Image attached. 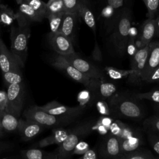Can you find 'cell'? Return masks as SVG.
<instances>
[{
  "mask_svg": "<svg viewBox=\"0 0 159 159\" xmlns=\"http://www.w3.org/2000/svg\"><path fill=\"white\" fill-rule=\"evenodd\" d=\"M17 27L12 25L10 32L11 51L17 59L20 66L25 65L27 57V42L30 36V23L16 12Z\"/></svg>",
  "mask_w": 159,
  "mask_h": 159,
  "instance_id": "cell-1",
  "label": "cell"
},
{
  "mask_svg": "<svg viewBox=\"0 0 159 159\" xmlns=\"http://www.w3.org/2000/svg\"><path fill=\"white\" fill-rule=\"evenodd\" d=\"M94 121L89 120L81 122L70 129V133L65 140L53 152L57 155V159L70 158L76 144L83 138L90 134L94 129Z\"/></svg>",
  "mask_w": 159,
  "mask_h": 159,
  "instance_id": "cell-2",
  "label": "cell"
},
{
  "mask_svg": "<svg viewBox=\"0 0 159 159\" xmlns=\"http://www.w3.org/2000/svg\"><path fill=\"white\" fill-rule=\"evenodd\" d=\"M111 114L118 117L139 119L143 116L141 106L134 99L128 97L114 94L107 102Z\"/></svg>",
  "mask_w": 159,
  "mask_h": 159,
  "instance_id": "cell-3",
  "label": "cell"
},
{
  "mask_svg": "<svg viewBox=\"0 0 159 159\" xmlns=\"http://www.w3.org/2000/svg\"><path fill=\"white\" fill-rule=\"evenodd\" d=\"M132 25V14L129 9L121 10L116 24L111 31V41L120 55L126 53L129 30Z\"/></svg>",
  "mask_w": 159,
  "mask_h": 159,
  "instance_id": "cell-4",
  "label": "cell"
},
{
  "mask_svg": "<svg viewBox=\"0 0 159 159\" xmlns=\"http://www.w3.org/2000/svg\"><path fill=\"white\" fill-rule=\"evenodd\" d=\"M51 65L61 71L75 81L82 84L88 91L93 92L99 81V79L91 78L75 68L62 55L54 54L50 58Z\"/></svg>",
  "mask_w": 159,
  "mask_h": 159,
  "instance_id": "cell-5",
  "label": "cell"
},
{
  "mask_svg": "<svg viewBox=\"0 0 159 159\" xmlns=\"http://www.w3.org/2000/svg\"><path fill=\"white\" fill-rule=\"evenodd\" d=\"M24 116L25 119L35 120L46 127H59L68 125L76 119L52 115L39 106H31L25 109Z\"/></svg>",
  "mask_w": 159,
  "mask_h": 159,
  "instance_id": "cell-6",
  "label": "cell"
},
{
  "mask_svg": "<svg viewBox=\"0 0 159 159\" xmlns=\"http://www.w3.org/2000/svg\"><path fill=\"white\" fill-rule=\"evenodd\" d=\"M24 84H12L7 86V106L6 111L19 117L20 116L24 101Z\"/></svg>",
  "mask_w": 159,
  "mask_h": 159,
  "instance_id": "cell-7",
  "label": "cell"
},
{
  "mask_svg": "<svg viewBox=\"0 0 159 159\" xmlns=\"http://www.w3.org/2000/svg\"><path fill=\"white\" fill-rule=\"evenodd\" d=\"M149 52V44L139 48L132 57V73L128 76V82L131 84H140L142 81V74L144 70Z\"/></svg>",
  "mask_w": 159,
  "mask_h": 159,
  "instance_id": "cell-8",
  "label": "cell"
},
{
  "mask_svg": "<svg viewBox=\"0 0 159 159\" xmlns=\"http://www.w3.org/2000/svg\"><path fill=\"white\" fill-rule=\"evenodd\" d=\"M71 65L86 76L94 79L103 80L104 75L99 68L81 58L76 52L62 55Z\"/></svg>",
  "mask_w": 159,
  "mask_h": 159,
  "instance_id": "cell-9",
  "label": "cell"
},
{
  "mask_svg": "<svg viewBox=\"0 0 159 159\" xmlns=\"http://www.w3.org/2000/svg\"><path fill=\"white\" fill-rule=\"evenodd\" d=\"M40 107L52 115L75 119L81 116L85 111V107L83 106L80 105L70 107L62 104L55 100L52 101Z\"/></svg>",
  "mask_w": 159,
  "mask_h": 159,
  "instance_id": "cell-10",
  "label": "cell"
},
{
  "mask_svg": "<svg viewBox=\"0 0 159 159\" xmlns=\"http://www.w3.org/2000/svg\"><path fill=\"white\" fill-rule=\"evenodd\" d=\"M98 153L101 158L123 159V153L119 138L111 133L107 134L99 145Z\"/></svg>",
  "mask_w": 159,
  "mask_h": 159,
  "instance_id": "cell-11",
  "label": "cell"
},
{
  "mask_svg": "<svg viewBox=\"0 0 159 159\" xmlns=\"http://www.w3.org/2000/svg\"><path fill=\"white\" fill-rule=\"evenodd\" d=\"M48 40L52 49L58 54L66 55L75 52L72 41L60 32H50L48 34Z\"/></svg>",
  "mask_w": 159,
  "mask_h": 159,
  "instance_id": "cell-12",
  "label": "cell"
},
{
  "mask_svg": "<svg viewBox=\"0 0 159 159\" xmlns=\"http://www.w3.org/2000/svg\"><path fill=\"white\" fill-rule=\"evenodd\" d=\"M45 128V126L35 120L28 119H20L19 120L17 131L24 141H29L36 137Z\"/></svg>",
  "mask_w": 159,
  "mask_h": 159,
  "instance_id": "cell-13",
  "label": "cell"
},
{
  "mask_svg": "<svg viewBox=\"0 0 159 159\" xmlns=\"http://www.w3.org/2000/svg\"><path fill=\"white\" fill-rule=\"evenodd\" d=\"M156 35V24L154 18H148L142 24L139 34L138 39L135 40L137 48L139 49L148 44Z\"/></svg>",
  "mask_w": 159,
  "mask_h": 159,
  "instance_id": "cell-14",
  "label": "cell"
},
{
  "mask_svg": "<svg viewBox=\"0 0 159 159\" xmlns=\"http://www.w3.org/2000/svg\"><path fill=\"white\" fill-rule=\"evenodd\" d=\"M70 131V129H65L63 127H55L50 135L39 140L33 145V147L43 148L54 144L60 145L65 140Z\"/></svg>",
  "mask_w": 159,
  "mask_h": 159,
  "instance_id": "cell-15",
  "label": "cell"
},
{
  "mask_svg": "<svg viewBox=\"0 0 159 159\" xmlns=\"http://www.w3.org/2000/svg\"><path fill=\"white\" fill-rule=\"evenodd\" d=\"M79 18L80 17L76 12H65L58 32L62 33L73 41Z\"/></svg>",
  "mask_w": 159,
  "mask_h": 159,
  "instance_id": "cell-16",
  "label": "cell"
},
{
  "mask_svg": "<svg viewBox=\"0 0 159 159\" xmlns=\"http://www.w3.org/2000/svg\"><path fill=\"white\" fill-rule=\"evenodd\" d=\"M17 66H20L17 59L0 37V68L2 73H6Z\"/></svg>",
  "mask_w": 159,
  "mask_h": 159,
  "instance_id": "cell-17",
  "label": "cell"
},
{
  "mask_svg": "<svg viewBox=\"0 0 159 159\" xmlns=\"http://www.w3.org/2000/svg\"><path fill=\"white\" fill-rule=\"evenodd\" d=\"M159 65V40L149 43V52L144 70L142 74V81L153 69Z\"/></svg>",
  "mask_w": 159,
  "mask_h": 159,
  "instance_id": "cell-18",
  "label": "cell"
},
{
  "mask_svg": "<svg viewBox=\"0 0 159 159\" xmlns=\"http://www.w3.org/2000/svg\"><path fill=\"white\" fill-rule=\"evenodd\" d=\"M120 11V9H115L108 4L101 10L100 18L102 19L107 32H111L113 29Z\"/></svg>",
  "mask_w": 159,
  "mask_h": 159,
  "instance_id": "cell-19",
  "label": "cell"
},
{
  "mask_svg": "<svg viewBox=\"0 0 159 159\" xmlns=\"http://www.w3.org/2000/svg\"><path fill=\"white\" fill-rule=\"evenodd\" d=\"M116 91L117 87L114 83L104 82V80H99L93 93L97 98L106 100L115 94Z\"/></svg>",
  "mask_w": 159,
  "mask_h": 159,
  "instance_id": "cell-20",
  "label": "cell"
},
{
  "mask_svg": "<svg viewBox=\"0 0 159 159\" xmlns=\"http://www.w3.org/2000/svg\"><path fill=\"white\" fill-rule=\"evenodd\" d=\"M120 147L122 153H127L140 147L142 144V136L139 130H137L132 135L124 138L119 139Z\"/></svg>",
  "mask_w": 159,
  "mask_h": 159,
  "instance_id": "cell-21",
  "label": "cell"
},
{
  "mask_svg": "<svg viewBox=\"0 0 159 159\" xmlns=\"http://www.w3.org/2000/svg\"><path fill=\"white\" fill-rule=\"evenodd\" d=\"M20 158L23 159H57L54 152H47L37 148L20 150Z\"/></svg>",
  "mask_w": 159,
  "mask_h": 159,
  "instance_id": "cell-22",
  "label": "cell"
},
{
  "mask_svg": "<svg viewBox=\"0 0 159 159\" xmlns=\"http://www.w3.org/2000/svg\"><path fill=\"white\" fill-rule=\"evenodd\" d=\"M109 131L119 139H124L132 135L137 131V129H133L119 120H114L109 127Z\"/></svg>",
  "mask_w": 159,
  "mask_h": 159,
  "instance_id": "cell-23",
  "label": "cell"
},
{
  "mask_svg": "<svg viewBox=\"0 0 159 159\" xmlns=\"http://www.w3.org/2000/svg\"><path fill=\"white\" fill-rule=\"evenodd\" d=\"M76 12L79 17H81L84 23L93 30V33L96 34V24L95 17L93 12L89 7L87 1L80 4Z\"/></svg>",
  "mask_w": 159,
  "mask_h": 159,
  "instance_id": "cell-24",
  "label": "cell"
},
{
  "mask_svg": "<svg viewBox=\"0 0 159 159\" xmlns=\"http://www.w3.org/2000/svg\"><path fill=\"white\" fill-rule=\"evenodd\" d=\"M17 13L30 23L33 22H41L44 19L30 6L24 1L19 4Z\"/></svg>",
  "mask_w": 159,
  "mask_h": 159,
  "instance_id": "cell-25",
  "label": "cell"
},
{
  "mask_svg": "<svg viewBox=\"0 0 159 159\" xmlns=\"http://www.w3.org/2000/svg\"><path fill=\"white\" fill-rule=\"evenodd\" d=\"M19 119L5 110H0V123L4 130L14 132L17 130Z\"/></svg>",
  "mask_w": 159,
  "mask_h": 159,
  "instance_id": "cell-26",
  "label": "cell"
},
{
  "mask_svg": "<svg viewBox=\"0 0 159 159\" xmlns=\"http://www.w3.org/2000/svg\"><path fill=\"white\" fill-rule=\"evenodd\" d=\"M20 66H16L9 71L2 73L3 80L6 86L9 84H18L22 82V73Z\"/></svg>",
  "mask_w": 159,
  "mask_h": 159,
  "instance_id": "cell-27",
  "label": "cell"
},
{
  "mask_svg": "<svg viewBox=\"0 0 159 159\" xmlns=\"http://www.w3.org/2000/svg\"><path fill=\"white\" fill-rule=\"evenodd\" d=\"M150 150L143 148H138L132 151L123 153V159H155Z\"/></svg>",
  "mask_w": 159,
  "mask_h": 159,
  "instance_id": "cell-28",
  "label": "cell"
},
{
  "mask_svg": "<svg viewBox=\"0 0 159 159\" xmlns=\"http://www.w3.org/2000/svg\"><path fill=\"white\" fill-rule=\"evenodd\" d=\"M16 19V14L8 6L0 4V24L11 25Z\"/></svg>",
  "mask_w": 159,
  "mask_h": 159,
  "instance_id": "cell-29",
  "label": "cell"
},
{
  "mask_svg": "<svg viewBox=\"0 0 159 159\" xmlns=\"http://www.w3.org/2000/svg\"><path fill=\"white\" fill-rule=\"evenodd\" d=\"M106 74L113 80H121L127 78L132 73L131 70L119 69L112 66H106L104 68Z\"/></svg>",
  "mask_w": 159,
  "mask_h": 159,
  "instance_id": "cell-30",
  "label": "cell"
},
{
  "mask_svg": "<svg viewBox=\"0 0 159 159\" xmlns=\"http://www.w3.org/2000/svg\"><path fill=\"white\" fill-rule=\"evenodd\" d=\"M147 132L159 135V116L155 115L145 119L143 123Z\"/></svg>",
  "mask_w": 159,
  "mask_h": 159,
  "instance_id": "cell-31",
  "label": "cell"
},
{
  "mask_svg": "<svg viewBox=\"0 0 159 159\" xmlns=\"http://www.w3.org/2000/svg\"><path fill=\"white\" fill-rule=\"evenodd\" d=\"M65 12L51 14L47 16V18L49 22V25L51 32H57L59 31L63 17Z\"/></svg>",
  "mask_w": 159,
  "mask_h": 159,
  "instance_id": "cell-32",
  "label": "cell"
},
{
  "mask_svg": "<svg viewBox=\"0 0 159 159\" xmlns=\"http://www.w3.org/2000/svg\"><path fill=\"white\" fill-rule=\"evenodd\" d=\"M61 12H66L63 0H48L47 2V17L49 14Z\"/></svg>",
  "mask_w": 159,
  "mask_h": 159,
  "instance_id": "cell-33",
  "label": "cell"
},
{
  "mask_svg": "<svg viewBox=\"0 0 159 159\" xmlns=\"http://www.w3.org/2000/svg\"><path fill=\"white\" fill-rule=\"evenodd\" d=\"M43 18L47 17V2L42 0H24Z\"/></svg>",
  "mask_w": 159,
  "mask_h": 159,
  "instance_id": "cell-34",
  "label": "cell"
},
{
  "mask_svg": "<svg viewBox=\"0 0 159 159\" xmlns=\"http://www.w3.org/2000/svg\"><path fill=\"white\" fill-rule=\"evenodd\" d=\"M135 98L140 100H149L159 103V89H153L147 93H139L134 95Z\"/></svg>",
  "mask_w": 159,
  "mask_h": 159,
  "instance_id": "cell-35",
  "label": "cell"
},
{
  "mask_svg": "<svg viewBox=\"0 0 159 159\" xmlns=\"http://www.w3.org/2000/svg\"><path fill=\"white\" fill-rule=\"evenodd\" d=\"M147 9L148 18H153L157 13L158 6L159 0H142Z\"/></svg>",
  "mask_w": 159,
  "mask_h": 159,
  "instance_id": "cell-36",
  "label": "cell"
},
{
  "mask_svg": "<svg viewBox=\"0 0 159 159\" xmlns=\"http://www.w3.org/2000/svg\"><path fill=\"white\" fill-rule=\"evenodd\" d=\"M65 11L76 12L80 4L82 2H86V0H63ZM77 13V12H76Z\"/></svg>",
  "mask_w": 159,
  "mask_h": 159,
  "instance_id": "cell-37",
  "label": "cell"
},
{
  "mask_svg": "<svg viewBox=\"0 0 159 159\" xmlns=\"http://www.w3.org/2000/svg\"><path fill=\"white\" fill-rule=\"evenodd\" d=\"M147 139L153 151L159 155V135L147 132Z\"/></svg>",
  "mask_w": 159,
  "mask_h": 159,
  "instance_id": "cell-38",
  "label": "cell"
},
{
  "mask_svg": "<svg viewBox=\"0 0 159 159\" xmlns=\"http://www.w3.org/2000/svg\"><path fill=\"white\" fill-rule=\"evenodd\" d=\"M89 148V145L88 143L80 140L75 146L73 152V155H83L84 153H85L88 149Z\"/></svg>",
  "mask_w": 159,
  "mask_h": 159,
  "instance_id": "cell-39",
  "label": "cell"
},
{
  "mask_svg": "<svg viewBox=\"0 0 159 159\" xmlns=\"http://www.w3.org/2000/svg\"><path fill=\"white\" fill-rule=\"evenodd\" d=\"M96 107L99 112L102 116H109L111 114L108 104L105 102V100L99 99L96 103Z\"/></svg>",
  "mask_w": 159,
  "mask_h": 159,
  "instance_id": "cell-40",
  "label": "cell"
},
{
  "mask_svg": "<svg viewBox=\"0 0 159 159\" xmlns=\"http://www.w3.org/2000/svg\"><path fill=\"white\" fill-rule=\"evenodd\" d=\"M143 81L147 83H155L159 81V65L153 69L146 76Z\"/></svg>",
  "mask_w": 159,
  "mask_h": 159,
  "instance_id": "cell-41",
  "label": "cell"
},
{
  "mask_svg": "<svg viewBox=\"0 0 159 159\" xmlns=\"http://www.w3.org/2000/svg\"><path fill=\"white\" fill-rule=\"evenodd\" d=\"M91 57L94 61H96L98 62H100L102 60V52L99 48V46L97 40H95L94 46L93 50L91 53Z\"/></svg>",
  "mask_w": 159,
  "mask_h": 159,
  "instance_id": "cell-42",
  "label": "cell"
},
{
  "mask_svg": "<svg viewBox=\"0 0 159 159\" xmlns=\"http://www.w3.org/2000/svg\"><path fill=\"white\" fill-rule=\"evenodd\" d=\"M14 147L15 145L13 143L0 140V156L4 153L13 150Z\"/></svg>",
  "mask_w": 159,
  "mask_h": 159,
  "instance_id": "cell-43",
  "label": "cell"
},
{
  "mask_svg": "<svg viewBox=\"0 0 159 159\" xmlns=\"http://www.w3.org/2000/svg\"><path fill=\"white\" fill-rule=\"evenodd\" d=\"M139 48H137L135 41H128L127 48H126V52L131 57H133L135 53L137 52Z\"/></svg>",
  "mask_w": 159,
  "mask_h": 159,
  "instance_id": "cell-44",
  "label": "cell"
},
{
  "mask_svg": "<svg viewBox=\"0 0 159 159\" xmlns=\"http://www.w3.org/2000/svg\"><path fill=\"white\" fill-rule=\"evenodd\" d=\"M7 106V92L4 90L0 91V110H5Z\"/></svg>",
  "mask_w": 159,
  "mask_h": 159,
  "instance_id": "cell-45",
  "label": "cell"
},
{
  "mask_svg": "<svg viewBox=\"0 0 159 159\" xmlns=\"http://www.w3.org/2000/svg\"><path fill=\"white\" fill-rule=\"evenodd\" d=\"M80 158V159H97L98 155L94 150L89 148L85 153L81 155V157Z\"/></svg>",
  "mask_w": 159,
  "mask_h": 159,
  "instance_id": "cell-46",
  "label": "cell"
},
{
  "mask_svg": "<svg viewBox=\"0 0 159 159\" xmlns=\"http://www.w3.org/2000/svg\"><path fill=\"white\" fill-rule=\"evenodd\" d=\"M107 3L114 9L119 10L123 7L124 0H107Z\"/></svg>",
  "mask_w": 159,
  "mask_h": 159,
  "instance_id": "cell-47",
  "label": "cell"
},
{
  "mask_svg": "<svg viewBox=\"0 0 159 159\" xmlns=\"http://www.w3.org/2000/svg\"><path fill=\"white\" fill-rule=\"evenodd\" d=\"M155 19V24H156V35L159 36V16Z\"/></svg>",
  "mask_w": 159,
  "mask_h": 159,
  "instance_id": "cell-48",
  "label": "cell"
},
{
  "mask_svg": "<svg viewBox=\"0 0 159 159\" xmlns=\"http://www.w3.org/2000/svg\"><path fill=\"white\" fill-rule=\"evenodd\" d=\"M155 110L157 112V116H159V103H157V104L155 105Z\"/></svg>",
  "mask_w": 159,
  "mask_h": 159,
  "instance_id": "cell-49",
  "label": "cell"
},
{
  "mask_svg": "<svg viewBox=\"0 0 159 159\" xmlns=\"http://www.w3.org/2000/svg\"><path fill=\"white\" fill-rule=\"evenodd\" d=\"M4 135V130L0 129V139L2 138Z\"/></svg>",
  "mask_w": 159,
  "mask_h": 159,
  "instance_id": "cell-50",
  "label": "cell"
},
{
  "mask_svg": "<svg viewBox=\"0 0 159 159\" xmlns=\"http://www.w3.org/2000/svg\"><path fill=\"white\" fill-rule=\"evenodd\" d=\"M16 2H17L18 4H20V3H22V2L24 1V0H16Z\"/></svg>",
  "mask_w": 159,
  "mask_h": 159,
  "instance_id": "cell-51",
  "label": "cell"
},
{
  "mask_svg": "<svg viewBox=\"0 0 159 159\" xmlns=\"http://www.w3.org/2000/svg\"><path fill=\"white\" fill-rule=\"evenodd\" d=\"M0 129L4 130V129H3V128H2V125H1V123H0Z\"/></svg>",
  "mask_w": 159,
  "mask_h": 159,
  "instance_id": "cell-52",
  "label": "cell"
},
{
  "mask_svg": "<svg viewBox=\"0 0 159 159\" xmlns=\"http://www.w3.org/2000/svg\"><path fill=\"white\" fill-rule=\"evenodd\" d=\"M1 4V3H0ZM0 27H1V24H0ZM0 37H1V30H0Z\"/></svg>",
  "mask_w": 159,
  "mask_h": 159,
  "instance_id": "cell-53",
  "label": "cell"
}]
</instances>
